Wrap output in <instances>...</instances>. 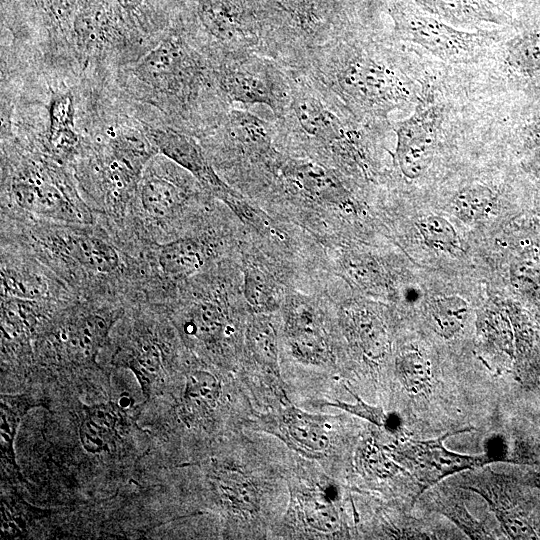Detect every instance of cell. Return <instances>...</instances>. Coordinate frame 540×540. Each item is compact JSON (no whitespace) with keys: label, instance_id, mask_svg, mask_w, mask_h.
Wrapping results in <instances>:
<instances>
[{"label":"cell","instance_id":"d6986e66","mask_svg":"<svg viewBox=\"0 0 540 540\" xmlns=\"http://www.w3.org/2000/svg\"><path fill=\"white\" fill-rule=\"evenodd\" d=\"M421 9L451 25L503 24L506 14L491 0H413Z\"/></svg>","mask_w":540,"mask_h":540},{"label":"cell","instance_id":"484cf974","mask_svg":"<svg viewBox=\"0 0 540 540\" xmlns=\"http://www.w3.org/2000/svg\"><path fill=\"white\" fill-rule=\"evenodd\" d=\"M244 296L248 304L258 313H269L279 307V289L276 282L256 266L244 271Z\"/></svg>","mask_w":540,"mask_h":540},{"label":"cell","instance_id":"74e56055","mask_svg":"<svg viewBox=\"0 0 540 540\" xmlns=\"http://www.w3.org/2000/svg\"><path fill=\"white\" fill-rule=\"evenodd\" d=\"M365 462L373 472L381 477L391 476L400 466L376 443L369 444L364 451Z\"/></svg>","mask_w":540,"mask_h":540},{"label":"cell","instance_id":"2e32d148","mask_svg":"<svg viewBox=\"0 0 540 540\" xmlns=\"http://www.w3.org/2000/svg\"><path fill=\"white\" fill-rule=\"evenodd\" d=\"M113 360L134 373L148 400L164 369V351L157 334L137 319L127 338L115 351Z\"/></svg>","mask_w":540,"mask_h":540},{"label":"cell","instance_id":"ba28073f","mask_svg":"<svg viewBox=\"0 0 540 540\" xmlns=\"http://www.w3.org/2000/svg\"><path fill=\"white\" fill-rule=\"evenodd\" d=\"M275 134L272 118L234 105L200 142L216 170L222 167L240 172L276 150Z\"/></svg>","mask_w":540,"mask_h":540},{"label":"cell","instance_id":"d6a6232c","mask_svg":"<svg viewBox=\"0 0 540 540\" xmlns=\"http://www.w3.org/2000/svg\"><path fill=\"white\" fill-rule=\"evenodd\" d=\"M248 345L254 357L263 365L278 366V348L271 323L263 318L253 321L248 329Z\"/></svg>","mask_w":540,"mask_h":540},{"label":"cell","instance_id":"836d02e7","mask_svg":"<svg viewBox=\"0 0 540 540\" xmlns=\"http://www.w3.org/2000/svg\"><path fill=\"white\" fill-rule=\"evenodd\" d=\"M301 516L307 527L322 533H332L340 525L334 506L320 496L309 495L302 500Z\"/></svg>","mask_w":540,"mask_h":540},{"label":"cell","instance_id":"e575fe53","mask_svg":"<svg viewBox=\"0 0 540 540\" xmlns=\"http://www.w3.org/2000/svg\"><path fill=\"white\" fill-rule=\"evenodd\" d=\"M44 23L55 33L70 37L79 0H34Z\"/></svg>","mask_w":540,"mask_h":540},{"label":"cell","instance_id":"5b68a950","mask_svg":"<svg viewBox=\"0 0 540 540\" xmlns=\"http://www.w3.org/2000/svg\"><path fill=\"white\" fill-rule=\"evenodd\" d=\"M204 191L192 174L157 153L142 172L120 238L138 255L172 239L178 220Z\"/></svg>","mask_w":540,"mask_h":540},{"label":"cell","instance_id":"8992f818","mask_svg":"<svg viewBox=\"0 0 540 540\" xmlns=\"http://www.w3.org/2000/svg\"><path fill=\"white\" fill-rule=\"evenodd\" d=\"M262 54L298 70L350 23L343 0H256Z\"/></svg>","mask_w":540,"mask_h":540},{"label":"cell","instance_id":"52a82bcc","mask_svg":"<svg viewBox=\"0 0 540 540\" xmlns=\"http://www.w3.org/2000/svg\"><path fill=\"white\" fill-rule=\"evenodd\" d=\"M218 86L232 104L264 107L272 119L286 108L291 90V74L274 59L243 51L211 57Z\"/></svg>","mask_w":540,"mask_h":540},{"label":"cell","instance_id":"1f68e13d","mask_svg":"<svg viewBox=\"0 0 540 540\" xmlns=\"http://www.w3.org/2000/svg\"><path fill=\"white\" fill-rule=\"evenodd\" d=\"M437 510L452 520L472 539L494 538V536L482 526L471 514H469L464 502L448 492L441 494L435 499Z\"/></svg>","mask_w":540,"mask_h":540},{"label":"cell","instance_id":"30bf717a","mask_svg":"<svg viewBox=\"0 0 540 540\" xmlns=\"http://www.w3.org/2000/svg\"><path fill=\"white\" fill-rule=\"evenodd\" d=\"M193 36L210 57L255 51L262 54L256 0H195Z\"/></svg>","mask_w":540,"mask_h":540},{"label":"cell","instance_id":"d590c367","mask_svg":"<svg viewBox=\"0 0 540 540\" xmlns=\"http://www.w3.org/2000/svg\"><path fill=\"white\" fill-rule=\"evenodd\" d=\"M115 433L111 429L100 426L84 417L79 426V439L83 448L89 453L109 451L115 440Z\"/></svg>","mask_w":540,"mask_h":540},{"label":"cell","instance_id":"7a4b0ae2","mask_svg":"<svg viewBox=\"0 0 540 540\" xmlns=\"http://www.w3.org/2000/svg\"><path fill=\"white\" fill-rule=\"evenodd\" d=\"M296 72L339 111L366 125L378 126L413 99L389 50L352 24L315 48Z\"/></svg>","mask_w":540,"mask_h":540},{"label":"cell","instance_id":"f1b7e54d","mask_svg":"<svg viewBox=\"0 0 540 540\" xmlns=\"http://www.w3.org/2000/svg\"><path fill=\"white\" fill-rule=\"evenodd\" d=\"M221 497L238 512L254 513L259 509V493L255 485L240 472H229L218 484Z\"/></svg>","mask_w":540,"mask_h":540},{"label":"cell","instance_id":"4316f807","mask_svg":"<svg viewBox=\"0 0 540 540\" xmlns=\"http://www.w3.org/2000/svg\"><path fill=\"white\" fill-rule=\"evenodd\" d=\"M396 371L404 389L412 395H426L431 390L430 361L418 351L405 352L396 360Z\"/></svg>","mask_w":540,"mask_h":540},{"label":"cell","instance_id":"cb8c5ba5","mask_svg":"<svg viewBox=\"0 0 540 540\" xmlns=\"http://www.w3.org/2000/svg\"><path fill=\"white\" fill-rule=\"evenodd\" d=\"M467 314V302L456 295L436 298L429 306L431 327L445 339L454 337L463 328Z\"/></svg>","mask_w":540,"mask_h":540},{"label":"cell","instance_id":"ab89813d","mask_svg":"<svg viewBox=\"0 0 540 540\" xmlns=\"http://www.w3.org/2000/svg\"><path fill=\"white\" fill-rule=\"evenodd\" d=\"M125 20L138 18L147 0H111Z\"/></svg>","mask_w":540,"mask_h":540},{"label":"cell","instance_id":"44dd1931","mask_svg":"<svg viewBox=\"0 0 540 540\" xmlns=\"http://www.w3.org/2000/svg\"><path fill=\"white\" fill-rule=\"evenodd\" d=\"M27 394L1 395L0 401V451L1 461L9 464L19 474L20 468L16 463L14 440L18 426L27 412L34 407L44 406Z\"/></svg>","mask_w":540,"mask_h":540},{"label":"cell","instance_id":"f546056e","mask_svg":"<svg viewBox=\"0 0 540 540\" xmlns=\"http://www.w3.org/2000/svg\"><path fill=\"white\" fill-rule=\"evenodd\" d=\"M352 323L363 353L370 359L382 358L387 351L388 340L381 322L368 312H360L353 316Z\"/></svg>","mask_w":540,"mask_h":540},{"label":"cell","instance_id":"d4e9b609","mask_svg":"<svg viewBox=\"0 0 540 540\" xmlns=\"http://www.w3.org/2000/svg\"><path fill=\"white\" fill-rule=\"evenodd\" d=\"M506 61L518 74L534 76L540 73V26L524 31L510 41Z\"/></svg>","mask_w":540,"mask_h":540},{"label":"cell","instance_id":"5bb4252c","mask_svg":"<svg viewBox=\"0 0 540 540\" xmlns=\"http://www.w3.org/2000/svg\"><path fill=\"white\" fill-rule=\"evenodd\" d=\"M124 20L111 0H79L70 39L82 58L100 56L125 39Z\"/></svg>","mask_w":540,"mask_h":540},{"label":"cell","instance_id":"4fadbf2b","mask_svg":"<svg viewBox=\"0 0 540 540\" xmlns=\"http://www.w3.org/2000/svg\"><path fill=\"white\" fill-rule=\"evenodd\" d=\"M144 132L158 153L192 174L210 196L226 204L237 192L219 175L195 136L171 126H146Z\"/></svg>","mask_w":540,"mask_h":540},{"label":"cell","instance_id":"8fae6325","mask_svg":"<svg viewBox=\"0 0 540 540\" xmlns=\"http://www.w3.org/2000/svg\"><path fill=\"white\" fill-rule=\"evenodd\" d=\"M398 40L414 43L444 61L470 59L483 43V35L456 29L421 9L411 0H388Z\"/></svg>","mask_w":540,"mask_h":540},{"label":"cell","instance_id":"60d3db41","mask_svg":"<svg viewBox=\"0 0 540 540\" xmlns=\"http://www.w3.org/2000/svg\"><path fill=\"white\" fill-rule=\"evenodd\" d=\"M522 476L526 483L540 490V473L539 472L522 473Z\"/></svg>","mask_w":540,"mask_h":540},{"label":"cell","instance_id":"b9f144b4","mask_svg":"<svg viewBox=\"0 0 540 540\" xmlns=\"http://www.w3.org/2000/svg\"><path fill=\"white\" fill-rule=\"evenodd\" d=\"M530 136L534 142L540 143V115L536 117L530 126Z\"/></svg>","mask_w":540,"mask_h":540},{"label":"cell","instance_id":"ffe728a7","mask_svg":"<svg viewBox=\"0 0 540 540\" xmlns=\"http://www.w3.org/2000/svg\"><path fill=\"white\" fill-rule=\"evenodd\" d=\"M228 316L216 298L199 297L187 309L184 331L205 343L218 342L228 329Z\"/></svg>","mask_w":540,"mask_h":540},{"label":"cell","instance_id":"3957f363","mask_svg":"<svg viewBox=\"0 0 540 540\" xmlns=\"http://www.w3.org/2000/svg\"><path fill=\"white\" fill-rule=\"evenodd\" d=\"M289 71L288 104L279 117L272 119L276 146L326 167L328 162L338 165L355 161L364 147V128L369 125L340 112L303 75Z\"/></svg>","mask_w":540,"mask_h":540},{"label":"cell","instance_id":"6da1fadb","mask_svg":"<svg viewBox=\"0 0 540 540\" xmlns=\"http://www.w3.org/2000/svg\"><path fill=\"white\" fill-rule=\"evenodd\" d=\"M1 240L51 270L79 299L133 304L145 299V269L102 223L72 224L1 214Z\"/></svg>","mask_w":540,"mask_h":540},{"label":"cell","instance_id":"e0dca14e","mask_svg":"<svg viewBox=\"0 0 540 540\" xmlns=\"http://www.w3.org/2000/svg\"><path fill=\"white\" fill-rule=\"evenodd\" d=\"M285 331L293 356L300 361L322 365L330 359V349L313 305L303 297H292L286 308Z\"/></svg>","mask_w":540,"mask_h":540},{"label":"cell","instance_id":"603a6c76","mask_svg":"<svg viewBox=\"0 0 540 540\" xmlns=\"http://www.w3.org/2000/svg\"><path fill=\"white\" fill-rule=\"evenodd\" d=\"M284 424L286 434L300 448L313 453H323L328 449V433L313 417L292 409L287 413Z\"/></svg>","mask_w":540,"mask_h":540},{"label":"cell","instance_id":"9a60e30c","mask_svg":"<svg viewBox=\"0 0 540 540\" xmlns=\"http://www.w3.org/2000/svg\"><path fill=\"white\" fill-rule=\"evenodd\" d=\"M438 112L432 106L419 105L396 125L395 159L401 173L416 179L427 170L435 147Z\"/></svg>","mask_w":540,"mask_h":540},{"label":"cell","instance_id":"ac0fdd59","mask_svg":"<svg viewBox=\"0 0 540 540\" xmlns=\"http://www.w3.org/2000/svg\"><path fill=\"white\" fill-rule=\"evenodd\" d=\"M75 117L73 95L68 91L53 93L48 108L44 152L39 154L63 167L76 166L84 156V147L76 130Z\"/></svg>","mask_w":540,"mask_h":540},{"label":"cell","instance_id":"7c38bea8","mask_svg":"<svg viewBox=\"0 0 540 540\" xmlns=\"http://www.w3.org/2000/svg\"><path fill=\"white\" fill-rule=\"evenodd\" d=\"M470 430L473 428L461 429L429 440H414L400 432L388 449L391 458L399 463V466L402 465L413 473L420 486L421 495L446 476L492 463L487 454L463 455L444 447V439Z\"/></svg>","mask_w":540,"mask_h":540},{"label":"cell","instance_id":"83f0119b","mask_svg":"<svg viewBox=\"0 0 540 540\" xmlns=\"http://www.w3.org/2000/svg\"><path fill=\"white\" fill-rule=\"evenodd\" d=\"M494 206L492 191L483 185H472L461 189L452 199L450 210L464 222H475L487 217Z\"/></svg>","mask_w":540,"mask_h":540},{"label":"cell","instance_id":"4dcf8cb0","mask_svg":"<svg viewBox=\"0 0 540 540\" xmlns=\"http://www.w3.org/2000/svg\"><path fill=\"white\" fill-rule=\"evenodd\" d=\"M416 226L431 247L451 254L461 250L459 237L446 219L436 215L424 216L417 220Z\"/></svg>","mask_w":540,"mask_h":540},{"label":"cell","instance_id":"f35d334b","mask_svg":"<svg viewBox=\"0 0 540 540\" xmlns=\"http://www.w3.org/2000/svg\"><path fill=\"white\" fill-rule=\"evenodd\" d=\"M122 408L113 402L93 404L84 406L85 416L94 423L116 431V426L119 421L120 410Z\"/></svg>","mask_w":540,"mask_h":540},{"label":"cell","instance_id":"8d00e7d4","mask_svg":"<svg viewBox=\"0 0 540 540\" xmlns=\"http://www.w3.org/2000/svg\"><path fill=\"white\" fill-rule=\"evenodd\" d=\"M354 397L356 398V402L353 404L337 402L333 403L332 406L338 407L351 414L364 418L379 427L386 428L389 431H401L399 419L397 417H391L390 415H387L381 408L374 407L365 403L356 395H354Z\"/></svg>","mask_w":540,"mask_h":540},{"label":"cell","instance_id":"9c48e42d","mask_svg":"<svg viewBox=\"0 0 540 540\" xmlns=\"http://www.w3.org/2000/svg\"><path fill=\"white\" fill-rule=\"evenodd\" d=\"M459 488L486 500L509 539H540V497L519 475L501 474L484 466L462 475Z\"/></svg>","mask_w":540,"mask_h":540},{"label":"cell","instance_id":"7402d4cb","mask_svg":"<svg viewBox=\"0 0 540 540\" xmlns=\"http://www.w3.org/2000/svg\"><path fill=\"white\" fill-rule=\"evenodd\" d=\"M221 395V384L215 375L195 370L186 377L183 409L188 417L199 416L213 410Z\"/></svg>","mask_w":540,"mask_h":540},{"label":"cell","instance_id":"277c9868","mask_svg":"<svg viewBox=\"0 0 540 540\" xmlns=\"http://www.w3.org/2000/svg\"><path fill=\"white\" fill-rule=\"evenodd\" d=\"M1 213L72 224H95L97 215L65 167L38 153L5 154Z\"/></svg>","mask_w":540,"mask_h":540}]
</instances>
